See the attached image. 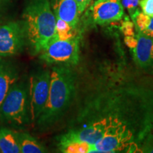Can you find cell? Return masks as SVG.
Listing matches in <instances>:
<instances>
[{"label": "cell", "instance_id": "obj_3", "mask_svg": "<svg viewBox=\"0 0 153 153\" xmlns=\"http://www.w3.org/2000/svg\"><path fill=\"white\" fill-rule=\"evenodd\" d=\"M27 48L32 55L39 54L55 31L56 19L49 0H28L23 12Z\"/></svg>", "mask_w": 153, "mask_h": 153}, {"label": "cell", "instance_id": "obj_2", "mask_svg": "<svg viewBox=\"0 0 153 153\" xmlns=\"http://www.w3.org/2000/svg\"><path fill=\"white\" fill-rule=\"evenodd\" d=\"M76 90L77 75L72 65L53 66L46 104L36 121L40 131H47L60 122L73 104Z\"/></svg>", "mask_w": 153, "mask_h": 153}, {"label": "cell", "instance_id": "obj_15", "mask_svg": "<svg viewBox=\"0 0 153 153\" xmlns=\"http://www.w3.org/2000/svg\"><path fill=\"white\" fill-rule=\"evenodd\" d=\"M55 31L51 40H68L75 37L77 35L76 33V28H72L68 23L62 21V19L57 18Z\"/></svg>", "mask_w": 153, "mask_h": 153}, {"label": "cell", "instance_id": "obj_9", "mask_svg": "<svg viewBox=\"0 0 153 153\" xmlns=\"http://www.w3.org/2000/svg\"><path fill=\"white\" fill-rule=\"evenodd\" d=\"M136 46L133 50V57L135 64L140 68L153 67V37L145 36L137 31Z\"/></svg>", "mask_w": 153, "mask_h": 153}, {"label": "cell", "instance_id": "obj_6", "mask_svg": "<svg viewBox=\"0 0 153 153\" xmlns=\"http://www.w3.org/2000/svg\"><path fill=\"white\" fill-rule=\"evenodd\" d=\"M51 71L40 70L30 76L28 99L30 120L35 122L43 111L48 97Z\"/></svg>", "mask_w": 153, "mask_h": 153}, {"label": "cell", "instance_id": "obj_17", "mask_svg": "<svg viewBox=\"0 0 153 153\" xmlns=\"http://www.w3.org/2000/svg\"><path fill=\"white\" fill-rule=\"evenodd\" d=\"M140 0H120L123 8H126L131 14V16L137 10Z\"/></svg>", "mask_w": 153, "mask_h": 153}, {"label": "cell", "instance_id": "obj_14", "mask_svg": "<svg viewBox=\"0 0 153 153\" xmlns=\"http://www.w3.org/2000/svg\"><path fill=\"white\" fill-rule=\"evenodd\" d=\"M131 19L136 31L153 37V17L149 16L137 9L132 15Z\"/></svg>", "mask_w": 153, "mask_h": 153}, {"label": "cell", "instance_id": "obj_10", "mask_svg": "<svg viewBox=\"0 0 153 153\" xmlns=\"http://www.w3.org/2000/svg\"><path fill=\"white\" fill-rule=\"evenodd\" d=\"M8 58L0 57V107L11 86L19 79L18 66Z\"/></svg>", "mask_w": 153, "mask_h": 153}, {"label": "cell", "instance_id": "obj_4", "mask_svg": "<svg viewBox=\"0 0 153 153\" xmlns=\"http://www.w3.org/2000/svg\"><path fill=\"white\" fill-rule=\"evenodd\" d=\"M30 122L28 85L18 80L11 86L0 107V125L21 129Z\"/></svg>", "mask_w": 153, "mask_h": 153}, {"label": "cell", "instance_id": "obj_20", "mask_svg": "<svg viewBox=\"0 0 153 153\" xmlns=\"http://www.w3.org/2000/svg\"><path fill=\"white\" fill-rule=\"evenodd\" d=\"M78 7V12L79 14L83 13V11L89 7L91 0H75Z\"/></svg>", "mask_w": 153, "mask_h": 153}, {"label": "cell", "instance_id": "obj_16", "mask_svg": "<svg viewBox=\"0 0 153 153\" xmlns=\"http://www.w3.org/2000/svg\"><path fill=\"white\" fill-rule=\"evenodd\" d=\"M139 5L142 9V12L153 17V0H140Z\"/></svg>", "mask_w": 153, "mask_h": 153}, {"label": "cell", "instance_id": "obj_22", "mask_svg": "<svg viewBox=\"0 0 153 153\" xmlns=\"http://www.w3.org/2000/svg\"><path fill=\"white\" fill-rule=\"evenodd\" d=\"M6 1H7V0H0V5L2 4H3L4 2H5Z\"/></svg>", "mask_w": 153, "mask_h": 153}, {"label": "cell", "instance_id": "obj_5", "mask_svg": "<svg viewBox=\"0 0 153 153\" xmlns=\"http://www.w3.org/2000/svg\"><path fill=\"white\" fill-rule=\"evenodd\" d=\"M40 59L48 64L75 65L79 60V36L51 40L40 52Z\"/></svg>", "mask_w": 153, "mask_h": 153}, {"label": "cell", "instance_id": "obj_18", "mask_svg": "<svg viewBox=\"0 0 153 153\" xmlns=\"http://www.w3.org/2000/svg\"><path fill=\"white\" fill-rule=\"evenodd\" d=\"M121 30L125 36H134L135 35L134 32V24L129 20H126L122 23Z\"/></svg>", "mask_w": 153, "mask_h": 153}, {"label": "cell", "instance_id": "obj_11", "mask_svg": "<svg viewBox=\"0 0 153 153\" xmlns=\"http://www.w3.org/2000/svg\"><path fill=\"white\" fill-rule=\"evenodd\" d=\"M53 9L55 17L76 28L79 14L75 0H54Z\"/></svg>", "mask_w": 153, "mask_h": 153}, {"label": "cell", "instance_id": "obj_7", "mask_svg": "<svg viewBox=\"0 0 153 153\" xmlns=\"http://www.w3.org/2000/svg\"><path fill=\"white\" fill-rule=\"evenodd\" d=\"M27 47L24 24L11 22L0 26V57L19 55Z\"/></svg>", "mask_w": 153, "mask_h": 153}, {"label": "cell", "instance_id": "obj_21", "mask_svg": "<svg viewBox=\"0 0 153 153\" xmlns=\"http://www.w3.org/2000/svg\"><path fill=\"white\" fill-rule=\"evenodd\" d=\"M125 42L126 45L131 49H133L136 46L137 39L135 38V35L134 36H125Z\"/></svg>", "mask_w": 153, "mask_h": 153}, {"label": "cell", "instance_id": "obj_19", "mask_svg": "<svg viewBox=\"0 0 153 153\" xmlns=\"http://www.w3.org/2000/svg\"><path fill=\"white\" fill-rule=\"evenodd\" d=\"M140 152L153 153V136L148 140L142 145L140 149Z\"/></svg>", "mask_w": 153, "mask_h": 153}, {"label": "cell", "instance_id": "obj_8", "mask_svg": "<svg viewBox=\"0 0 153 153\" xmlns=\"http://www.w3.org/2000/svg\"><path fill=\"white\" fill-rule=\"evenodd\" d=\"M123 14V7L120 0H97L91 7L94 22L99 25L119 21Z\"/></svg>", "mask_w": 153, "mask_h": 153}, {"label": "cell", "instance_id": "obj_1", "mask_svg": "<svg viewBox=\"0 0 153 153\" xmlns=\"http://www.w3.org/2000/svg\"><path fill=\"white\" fill-rule=\"evenodd\" d=\"M153 133V90L133 83L106 85L85 98L58 143L82 141L90 152H140Z\"/></svg>", "mask_w": 153, "mask_h": 153}, {"label": "cell", "instance_id": "obj_13", "mask_svg": "<svg viewBox=\"0 0 153 153\" xmlns=\"http://www.w3.org/2000/svg\"><path fill=\"white\" fill-rule=\"evenodd\" d=\"M0 152L21 153L14 130L6 127L0 128Z\"/></svg>", "mask_w": 153, "mask_h": 153}, {"label": "cell", "instance_id": "obj_12", "mask_svg": "<svg viewBox=\"0 0 153 153\" xmlns=\"http://www.w3.org/2000/svg\"><path fill=\"white\" fill-rule=\"evenodd\" d=\"M21 153H43L48 152L46 148L35 137L26 132L15 131Z\"/></svg>", "mask_w": 153, "mask_h": 153}]
</instances>
